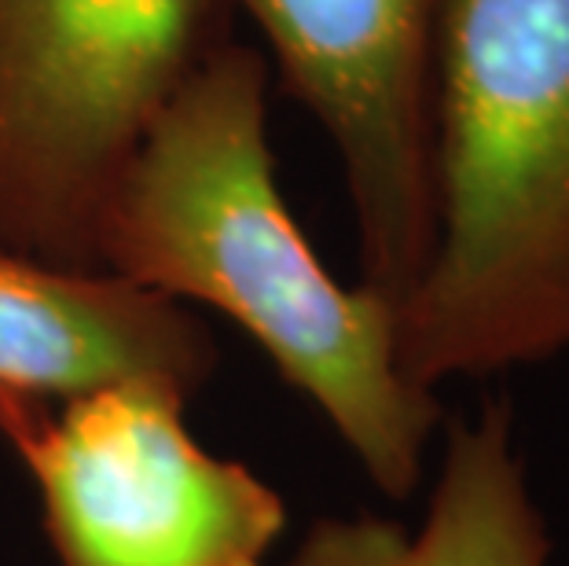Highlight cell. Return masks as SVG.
<instances>
[{
    "label": "cell",
    "instance_id": "1",
    "mask_svg": "<svg viewBox=\"0 0 569 566\" xmlns=\"http://www.w3.org/2000/svg\"><path fill=\"white\" fill-rule=\"evenodd\" d=\"M269 81L258 48L206 44L107 199L100 269L232 320L317 405L375 489L405 500L445 408L401 371L397 306L335 280L290 214Z\"/></svg>",
    "mask_w": 569,
    "mask_h": 566
},
{
    "label": "cell",
    "instance_id": "5",
    "mask_svg": "<svg viewBox=\"0 0 569 566\" xmlns=\"http://www.w3.org/2000/svg\"><path fill=\"white\" fill-rule=\"evenodd\" d=\"M338 155L360 284L401 309L433 250V70L445 0H228Z\"/></svg>",
    "mask_w": 569,
    "mask_h": 566
},
{
    "label": "cell",
    "instance_id": "7",
    "mask_svg": "<svg viewBox=\"0 0 569 566\" xmlns=\"http://www.w3.org/2000/svg\"><path fill=\"white\" fill-rule=\"evenodd\" d=\"M551 534L515 449L511 397L445 424L430 508L411 534L393 519H317L283 566H548Z\"/></svg>",
    "mask_w": 569,
    "mask_h": 566
},
{
    "label": "cell",
    "instance_id": "2",
    "mask_svg": "<svg viewBox=\"0 0 569 566\" xmlns=\"http://www.w3.org/2000/svg\"><path fill=\"white\" fill-rule=\"evenodd\" d=\"M569 349V0H445L433 250L397 309L422 390Z\"/></svg>",
    "mask_w": 569,
    "mask_h": 566
},
{
    "label": "cell",
    "instance_id": "3",
    "mask_svg": "<svg viewBox=\"0 0 569 566\" xmlns=\"http://www.w3.org/2000/svg\"><path fill=\"white\" fill-rule=\"evenodd\" d=\"M213 0H0V244L100 269V221Z\"/></svg>",
    "mask_w": 569,
    "mask_h": 566
},
{
    "label": "cell",
    "instance_id": "6",
    "mask_svg": "<svg viewBox=\"0 0 569 566\" xmlns=\"http://www.w3.org/2000/svg\"><path fill=\"white\" fill-rule=\"evenodd\" d=\"M221 349L188 306L107 269H67L0 244V397H70L159 383L188 401Z\"/></svg>",
    "mask_w": 569,
    "mask_h": 566
},
{
    "label": "cell",
    "instance_id": "4",
    "mask_svg": "<svg viewBox=\"0 0 569 566\" xmlns=\"http://www.w3.org/2000/svg\"><path fill=\"white\" fill-rule=\"evenodd\" d=\"M184 405L159 383L0 397V438L33 475L59 566H264L287 504L247 464L206 453Z\"/></svg>",
    "mask_w": 569,
    "mask_h": 566
}]
</instances>
